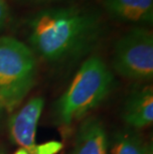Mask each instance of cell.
Masks as SVG:
<instances>
[{
    "mask_svg": "<svg viewBox=\"0 0 153 154\" xmlns=\"http://www.w3.org/2000/svg\"><path fill=\"white\" fill-rule=\"evenodd\" d=\"M28 41L36 56L64 63L87 54L102 36V16L87 6L47 8L28 19Z\"/></svg>",
    "mask_w": 153,
    "mask_h": 154,
    "instance_id": "6da1fadb",
    "label": "cell"
},
{
    "mask_svg": "<svg viewBox=\"0 0 153 154\" xmlns=\"http://www.w3.org/2000/svg\"><path fill=\"white\" fill-rule=\"evenodd\" d=\"M115 79L105 61L92 56L81 65L66 91L54 106V119L71 126L99 106L112 90Z\"/></svg>",
    "mask_w": 153,
    "mask_h": 154,
    "instance_id": "7a4b0ae2",
    "label": "cell"
},
{
    "mask_svg": "<svg viewBox=\"0 0 153 154\" xmlns=\"http://www.w3.org/2000/svg\"><path fill=\"white\" fill-rule=\"evenodd\" d=\"M37 59L30 46L9 36L0 37V97L8 110L23 100L35 84Z\"/></svg>",
    "mask_w": 153,
    "mask_h": 154,
    "instance_id": "3957f363",
    "label": "cell"
},
{
    "mask_svg": "<svg viewBox=\"0 0 153 154\" xmlns=\"http://www.w3.org/2000/svg\"><path fill=\"white\" fill-rule=\"evenodd\" d=\"M112 66L119 76L129 80H152V32L144 27H134L122 35L115 44Z\"/></svg>",
    "mask_w": 153,
    "mask_h": 154,
    "instance_id": "277c9868",
    "label": "cell"
},
{
    "mask_svg": "<svg viewBox=\"0 0 153 154\" xmlns=\"http://www.w3.org/2000/svg\"><path fill=\"white\" fill-rule=\"evenodd\" d=\"M44 106L45 100L42 97H32L8 121L11 140L30 154H34L37 147L36 132Z\"/></svg>",
    "mask_w": 153,
    "mask_h": 154,
    "instance_id": "5b68a950",
    "label": "cell"
},
{
    "mask_svg": "<svg viewBox=\"0 0 153 154\" xmlns=\"http://www.w3.org/2000/svg\"><path fill=\"white\" fill-rule=\"evenodd\" d=\"M123 121L129 127L140 129L153 121V90L143 86L133 90L126 97L121 113Z\"/></svg>",
    "mask_w": 153,
    "mask_h": 154,
    "instance_id": "8992f818",
    "label": "cell"
},
{
    "mask_svg": "<svg viewBox=\"0 0 153 154\" xmlns=\"http://www.w3.org/2000/svg\"><path fill=\"white\" fill-rule=\"evenodd\" d=\"M109 142L102 120L89 117L80 125L73 148L68 154H109Z\"/></svg>",
    "mask_w": 153,
    "mask_h": 154,
    "instance_id": "52a82bcc",
    "label": "cell"
},
{
    "mask_svg": "<svg viewBox=\"0 0 153 154\" xmlns=\"http://www.w3.org/2000/svg\"><path fill=\"white\" fill-rule=\"evenodd\" d=\"M103 6L113 19L134 24L153 21V0H103Z\"/></svg>",
    "mask_w": 153,
    "mask_h": 154,
    "instance_id": "ba28073f",
    "label": "cell"
},
{
    "mask_svg": "<svg viewBox=\"0 0 153 154\" xmlns=\"http://www.w3.org/2000/svg\"><path fill=\"white\" fill-rule=\"evenodd\" d=\"M109 154H152V147L137 132L123 129L113 134Z\"/></svg>",
    "mask_w": 153,
    "mask_h": 154,
    "instance_id": "9c48e42d",
    "label": "cell"
},
{
    "mask_svg": "<svg viewBox=\"0 0 153 154\" xmlns=\"http://www.w3.org/2000/svg\"><path fill=\"white\" fill-rule=\"evenodd\" d=\"M63 148V144L58 141H49L43 144H37L34 154H56Z\"/></svg>",
    "mask_w": 153,
    "mask_h": 154,
    "instance_id": "30bf717a",
    "label": "cell"
},
{
    "mask_svg": "<svg viewBox=\"0 0 153 154\" xmlns=\"http://www.w3.org/2000/svg\"><path fill=\"white\" fill-rule=\"evenodd\" d=\"M9 19V7L6 0H0V31L5 28Z\"/></svg>",
    "mask_w": 153,
    "mask_h": 154,
    "instance_id": "8fae6325",
    "label": "cell"
},
{
    "mask_svg": "<svg viewBox=\"0 0 153 154\" xmlns=\"http://www.w3.org/2000/svg\"><path fill=\"white\" fill-rule=\"evenodd\" d=\"M62 1V0H19L21 3H27V4H47V3Z\"/></svg>",
    "mask_w": 153,
    "mask_h": 154,
    "instance_id": "7c38bea8",
    "label": "cell"
},
{
    "mask_svg": "<svg viewBox=\"0 0 153 154\" xmlns=\"http://www.w3.org/2000/svg\"><path fill=\"white\" fill-rule=\"evenodd\" d=\"M5 110H8L7 106H6V103H4V100L0 97V116H2V113L4 112Z\"/></svg>",
    "mask_w": 153,
    "mask_h": 154,
    "instance_id": "4fadbf2b",
    "label": "cell"
},
{
    "mask_svg": "<svg viewBox=\"0 0 153 154\" xmlns=\"http://www.w3.org/2000/svg\"><path fill=\"white\" fill-rule=\"evenodd\" d=\"M14 154H30V153H29V152L27 151V150H25V149H23V148H19Z\"/></svg>",
    "mask_w": 153,
    "mask_h": 154,
    "instance_id": "5bb4252c",
    "label": "cell"
},
{
    "mask_svg": "<svg viewBox=\"0 0 153 154\" xmlns=\"http://www.w3.org/2000/svg\"><path fill=\"white\" fill-rule=\"evenodd\" d=\"M0 154H6L5 150L3 149V148H1V147H0Z\"/></svg>",
    "mask_w": 153,
    "mask_h": 154,
    "instance_id": "9a60e30c",
    "label": "cell"
}]
</instances>
